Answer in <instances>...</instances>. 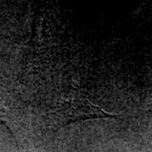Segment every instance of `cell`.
<instances>
[{
  "mask_svg": "<svg viewBox=\"0 0 152 152\" xmlns=\"http://www.w3.org/2000/svg\"><path fill=\"white\" fill-rule=\"evenodd\" d=\"M53 114L58 127L81 120L117 117L91 102L85 94L78 91H70L58 98Z\"/></svg>",
  "mask_w": 152,
  "mask_h": 152,
  "instance_id": "1",
  "label": "cell"
}]
</instances>
